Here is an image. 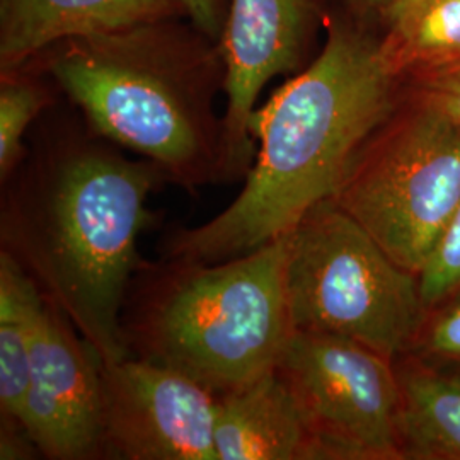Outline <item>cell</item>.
<instances>
[{
    "mask_svg": "<svg viewBox=\"0 0 460 460\" xmlns=\"http://www.w3.org/2000/svg\"><path fill=\"white\" fill-rule=\"evenodd\" d=\"M74 108V106H72ZM167 181L74 111L38 119L26 154L0 182V252L55 302L102 363L130 357L121 314L152 224L148 199Z\"/></svg>",
    "mask_w": 460,
    "mask_h": 460,
    "instance_id": "cell-1",
    "label": "cell"
},
{
    "mask_svg": "<svg viewBox=\"0 0 460 460\" xmlns=\"http://www.w3.org/2000/svg\"><path fill=\"white\" fill-rule=\"evenodd\" d=\"M401 81L363 19L334 17L321 53L254 111L258 147L241 193L208 222L169 230L163 256L224 261L294 229L340 191L363 146L399 106Z\"/></svg>",
    "mask_w": 460,
    "mask_h": 460,
    "instance_id": "cell-2",
    "label": "cell"
},
{
    "mask_svg": "<svg viewBox=\"0 0 460 460\" xmlns=\"http://www.w3.org/2000/svg\"><path fill=\"white\" fill-rule=\"evenodd\" d=\"M28 66L49 75L84 119L188 191L229 182L220 41L190 17L70 38Z\"/></svg>",
    "mask_w": 460,
    "mask_h": 460,
    "instance_id": "cell-3",
    "label": "cell"
},
{
    "mask_svg": "<svg viewBox=\"0 0 460 460\" xmlns=\"http://www.w3.org/2000/svg\"><path fill=\"white\" fill-rule=\"evenodd\" d=\"M288 235L224 261L167 258L133 273L121 328L130 357L161 363L215 395L275 370L294 326Z\"/></svg>",
    "mask_w": 460,
    "mask_h": 460,
    "instance_id": "cell-4",
    "label": "cell"
},
{
    "mask_svg": "<svg viewBox=\"0 0 460 460\" xmlns=\"http://www.w3.org/2000/svg\"><path fill=\"white\" fill-rule=\"evenodd\" d=\"M294 331L353 340L394 360L423 326L420 277L404 270L332 198L287 232Z\"/></svg>",
    "mask_w": 460,
    "mask_h": 460,
    "instance_id": "cell-5",
    "label": "cell"
},
{
    "mask_svg": "<svg viewBox=\"0 0 460 460\" xmlns=\"http://www.w3.org/2000/svg\"><path fill=\"white\" fill-rule=\"evenodd\" d=\"M420 277L460 203V123L423 101L395 108L332 198Z\"/></svg>",
    "mask_w": 460,
    "mask_h": 460,
    "instance_id": "cell-6",
    "label": "cell"
},
{
    "mask_svg": "<svg viewBox=\"0 0 460 460\" xmlns=\"http://www.w3.org/2000/svg\"><path fill=\"white\" fill-rule=\"evenodd\" d=\"M275 372L296 399L311 459H402L393 360L348 338L294 331Z\"/></svg>",
    "mask_w": 460,
    "mask_h": 460,
    "instance_id": "cell-7",
    "label": "cell"
},
{
    "mask_svg": "<svg viewBox=\"0 0 460 460\" xmlns=\"http://www.w3.org/2000/svg\"><path fill=\"white\" fill-rule=\"evenodd\" d=\"M106 459L217 460V395L161 363H102Z\"/></svg>",
    "mask_w": 460,
    "mask_h": 460,
    "instance_id": "cell-8",
    "label": "cell"
},
{
    "mask_svg": "<svg viewBox=\"0 0 460 460\" xmlns=\"http://www.w3.org/2000/svg\"><path fill=\"white\" fill-rule=\"evenodd\" d=\"M102 362L79 329L43 296L31 331V378L22 412L43 457L106 459Z\"/></svg>",
    "mask_w": 460,
    "mask_h": 460,
    "instance_id": "cell-9",
    "label": "cell"
},
{
    "mask_svg": "<svg viewBox=\"0 0 460 460\" xmlns=\"http://www.w3.org/2000/svg\"><path fill=\"white\" fill-rule=\"evenodd\" d=\"M315 17V0H230L220 36L229 182L246 180L254 163L251 125L264 87L307 66Z\"/></svg>",
    "mask_w": 460,
    "mask_h": 460,
    "instance_id": "cell-10",
    "label": "cell"
},
{
    "mask_svg": "<svg viewBox=\"0 0 460 460\" xmlns=\"http://www.w3.org/2000/svg\"><path fill=\"white\" fill-rule=\"evenodd\" d=\"M190 17L182 0H0V72L79 36Z\"/></svg>",
    "mask_w": 460,
    "mask_h": 460,
    "instance_id": "cell-11",
    "label": "cell"
},
{
    "mask_svg": "<svg viewBox=\"0 0 460 460\" xmlns=\"http://www.w3.org/2000/svg\"><path fill=\"white\" fill-rule=\"evenodd\" d=\"M217 460L311 459L296 399L275 370L217 395Z\"/></svg>",
    "mask_w": 460,
    "mask_h": 460,
    "instance_id": "cell-12",
    "label": "cell"
},
{
    "mask_svg": "<svg viewBox=\"0 0 460 460\" xmlns=\"http://www.w3.org/2000/svg\"><path fill=\"white\" fill-rule=\"evenodd\" d=\"M395 370L402 459L460 460V376L412 365Z\"/></svg>",
    "mask_w": 460,
    "mask_h": 460,
    "instance_id": "cell-13",
    "label": "cell"
},
{
    "mask_svg": "<svg viewBox=\"0 0 460 460\" xmlns=\"http://www.w3.org/2000/svg\"><path fill=\"white\" fill-rule=\"evenodd\" d=\"M380 19L382 47L402 77L460 64V0H393Z\"/></svg>",
    "mask_w": 460,
    "mask_h": 460,
    "instance_id": "cell-14",
    "label": "cell"
},
{
    "mask_svg": "<svg viewBox=\"0 0 460 460\" xmlns=\"http://www.w3.org/2000/svg\"><path fill=\"white\" fill-rule=\"evenodd\" d=\"M43 294L0 252V416L22 423L31 378V331Z\"/></svg>",
    "mask_w": 460,
    "mask_h": 460,
    "instance_id": "cell-15",
    "label": "cell"
},
{
    "mask_svg": "<svg viewBox=\"0 0 460 460\" xmlns=\"http://www.w3.org/2000/svg\"><path fill=\"white\" fill-rule=\"evenodd\" d=\"M57 84L31 66L0 72V182L26 154V137L38 119L57 104Z\"/></svg>",
    "mask_w": 460,
    "mask_h": 460,
    "instance_id": "cell-16",
    "label": "cell"
},
{
    "mask_svg": "<svg viewBox=\"0 0 460 460\" xmlns=\"http://www.w3.org/2000/svg\"><path fill=\"white\" fill-rule=\"evenodd\" d=\"M420 287L427 307L438 305L460 288V203L444 237L420 273Z\"/></svg>",
    "mask_w": 460,
    "mask_h": 460,
    "instance_id": "cell-17",
    "label": "cell"
},
{
    "mask_svg": "<svg viewBox=\"0 0 460 460\" xmlns=\"http://www.w3.org/2000/svg\"><path fill=\"white\" fill-rule=\"evenodd\" d=\"M423 336L428 353L460 362V288L440 302Z\"/></svg>",
    "mask_w": 460,
    "mask_h": 460,
    "instance_id": "cell-18",
    "label": "cell"
},
{
    "mask_svg": "<svg viewBox=\"0 0 460 460\" xmlns=\"http://www.w3.org/2000/svg\"><path fill=\"white\" fill-rule=\"evenodd\" d=\"M418 99L460 123V64L414 75Z\"/></svg>",
    "mask_w": 460,
    "mask_h": 460,
    "instance_id": "cell-19",
    "label": "cell"
},
{
    "mask_svg": "<svg viewBox=\"0 0 460 460\" xmlns=\"http://www.w3.org/2000/svg\"><path fill=\"white\" fill-rule=\"evenodd\" d=\"M38 454L40 450L34 444L28 428L19 420L0 416V459H33Z\"/></svg>",
    "mask_w": 460,
    "mask_h": 460,
    "instance_id": "cell-20",
    "label": "cell"
},
{
    "mask_svg": "<svg viewBox=\"0 0 460 460\" xmlns=\"http://www.w3.org/2000/svg\"><path fill=\"white\" fill-rule=\"evenodd\" d=\"M188 9V16L197 24L203 33L220 41L227 14L230 0H182Z\"/></svg>",
    "mask_w": 460,
    "mask_h": 460,
    "instance_id": "cell-21",
    "label": "cell"
},
{
    "mask_svg": "<svg viewBox=\"0 0 460 460\" xmlns=\"http://www.w3.org/2000/svg\"><path fill=\"white\" fill-rule=\"evenodd\" d=\"M343 4L348 14L363 21H370L372 17L380 19L384 11L393 4V0H343Z\"/></svg>",
    "mask_w": 460,
    "mask_h": 460,
    "instance_id": "cell-22",
    "label": "cell"
}]
</instances>
